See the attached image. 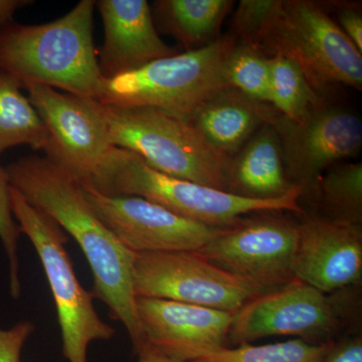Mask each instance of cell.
Wrapping results in <instances>:
<instances>
[{
	"instance_id": "obj_1",
	"label": "cell",
	"mask_w": 362,
	"mask_h": 362,
	"mask_svg": "<svg viewBox=\"0 0 362 362\" xmlns=\"http://www.w3.org/2000/svg\"><path fill=\"white\" fill-rule=\"evenodd\" d=\"M9 183L54 218L78 243L94 278L92 295L125 326L137 352L144 345L133 289L135 254L100 221L86 199L82 185L45 157L23 156L6 166Z\"/></svg>"
},
{
	"instance_id": "obj_2",
	"label": "cell",
	"mask_w": 362,
	"mask_h": 362,
	"mask_svg": "<svg viewBox=\"0 0 362 362\" xmlns=\"http://www.w3.org/2000/svg\"><path fill=\"white\" fill-rule=\"evenodd\" d=\"M96 1L81 0L51 23H13L0 30V73L20 83L40 84L97 99L102 78L94 45Z\"/></svg>"
},
{
	"instance_id": "obj_3",
	"label": "cell",
	"mask_w": 362,
	"mask_h": 362,
	"mask_svg": "<svg viewBox=\"0 0 362 362\" xmlns=\"http://www.w3.org/2000/svg\"><path fill=\"white\" fill-rule=\"evenodd\" d=\"M85 185L108 197H142L181 216L214 228H225L257 211L306 214L300 206L302 188H294L285 197L271 201L244 199L164 175L150 168L137 154L115 146L105 154L89 182Z\"/></svg>"
},
{
	"instance_id": "obj_4",
	"label": "cell",
	"mask_w": 362,
	"mask_h": 362,
	"mask_svg": "<svg viewBox=\"0 0 362 362\" xmlns=\"http://www.w3.org/2000/svg\"><path fill=\"white\" fill-rule=\"evenodd\" d=\"M361 286L324 293L295 279L262 293L233 314L228 344H250L269 337H295L321 345L358 332L352 327L361 323Z\"/></svg>"
},
{
	"instance_id": "obj_5",
	"label": "cell",
	"mask_w": 362,
	"mask_h": 362,
	"mask_svg": "<svg viewBox=\"0 0 362 362\" xmlns=\"http://www.w3.org/2000/svg\"><path fill=\"white\" fill-rule=\"evenodd\" d=\"M95 101L112 146L137 154L164 175L226 192L228 159L214 151L185 119L149 107Z\"/></svg>"
},
{
	"instance_id": "obj_6",
	"label": "cell",
	"mask_w": 362,
	"mask_h": 362,
	"mask_svg": "<svg viewBox=\"0 0 362 362\" xmlns=\"http://www.w3.org/2000/svg\"><path fill=\"white\" fill-rule=\"evenodd\" d=\"M235 45L226 33L202 49L103 80L96 100L112 106L149 107L185 119L211 93L228 86L226 62Z\"/></svg>"
},
{
	"instance_id": "obj_7",
	"label": "cell",
	"mask_w": 362,
	"mask_h": 362,
	"mask_svg": "<svg viewBox=\"0 0 362 362\" xmlns=\"http://www.w3.org/2000/svg\"><path fill=\"white\" fill-rule=\"evenodd\" d=\"M9 199L21 233L33 243L44 267L56 303L64 356L69 362H88L90 343L111 339L116 330L100 318L92 293L78 282L65 247L69 240L65 230L11 185Z\"/></svg>"
},
{
	"instance_id": "obj_8",
	"label": "cell",
	"mask_w": 362,
	"mask_h": 362,
	"mask_svg": "<svg viewBox=\"0 0 362 362\" xmlns=\"http://www.w3.org/2000/svg\"><path fill=\"white\" fill-rule=\"evenodd\" d=\"M269 57L296 62L319 95L335 86L362 90V52L340 30L321 2L283 0Z\"/></svg>"
},
{
	"instance_id": "obj_9",
	"label": "cell",
	"mask_w": 362,
	"mask_h": 362,
	"mask_svg": "<svg viewBox=\"0 0 362 362\" xmlns=\"http://www.w3.org/2000/svg\"><path fill=\"white\" fill-rule=\"evenodd\" d=\"M286 211H257L221 228L197 252L266 292L295 280L298 223Z\"/></svg>"
},
{
	"instance_id": "obj_10",
	"label": "cell",
	"mask_w": 362,
	"mask_h": 362,
	"mask_svg": "<svg viewBox=\"0 0 362 362\" xmlns=\"http://www.w3.org/2000/svg\"><path fill=\"white\" fill-rule=\"evenodd\" d=\"M133 289L136 298L173 300L232 314L264 293L197 251L135 254Z\"/></svg>"
},
{
	"instance_id": "obj_11",
	"label": "cell",
	"mask_w": 362,
	"mask_h": 362,
	"mask_svg": "<svg viewBox=\"0 0 362 362\" xmlns=\"http://www.w3.org/2000/svg\"><path fill=\"white\" fill-rule=\"evenodd\" d=\"M272 125L280 139L286 175L303 194L325 171L361 150V119L326 100L301 120L278 114Z\"/></svg>"
},
{
	"instance_id": "obj_12",
	"label": "cell",
	"mask_w": 362,
	"mask_h": 362,
	"mask_svg": "<svg viewBox=\"0 0 362 362\" xmlns=\"http://www.w3.org/2000/svg\"><path fill=\"white\" fill-rule=\"evenodd\" d=\"M23 89L47 128L45 158L81 183L89 182L112 147L95 99L40 84H26Z\"/></svg>"
},
{
	"instance_id": "obj_13",
	"label": "cell",
	"mask_w": 362,
	"mask_h": 362,
	"mask_svg": "<svg viewBox=\"0 0 362 362\" xmlns=\"http://www.w3.org/2000/svg\"><path fill=\"white\" fill-rule=\"evenodd\" d=\"M81 185L100 221L134 254L197 251L221 228L189 220L142 197H108Z\"/></svg>"
},
{
	"instance_id": "obj_14",
	"label": "cell",
	"mask_w": 362,
	"mask_h": 362,
	"mask_svg": "<svg viewBox=\"0 0 362 362\" xmlns=\"http://www.w3.org/2000/svg\"><path fill=\"white\" fill-rule=\"evenodd\" d=\"M144 345L177 362L226 347L233 314L158 298H136ZM143 345V346H144Z\"/></svg>"
},
{
	"instance_id": "obj_15",
	"label": "cell",
	"mask_w": 362,
	"mask_h": 362,
	"mask_svg": "<svg viewBox=\"0 0 362 362\" xmlns=\"http://www.w3.org/2000/svg\"><path fill=\"white\" fill-rule=\"evenodd\" d=\"M293 272L324 293L361 285L362 226L306 216L298 223Z\"/></svg>"
},
{
	"instance_id": "obj_16",
	"label": "cell",
	"mask_w": 362,
	"mask_h": 362,
	"mask_svg": "<svg viewBox=\"0 0 362 362\" xmlns=\"http://www.w3.org/2000/svg\"><path fill=\"white\" fill-rule=\"evenodd\" d=\"M104 42L98 51L103 80L125 75L177 54L161 39L146 0H99Z\"/></svg>"
},
{
	"instance_id": "obj_17",
	"label": "cell",
	"mask_w": 362,
	"mask_h": 362,
	"mask_svg": "<svg viewBox=\"0 0 362 362\" xmlns=\"http://www.w3.org/2000/svg\"><path fill=\"white\" fill-rule=\"evenodd\" d=\"M278 114L271 105L226 86L211 93L185 120L214 151L228 160Z\"/></svg>"
},
{
	"instance_id": "obj_18",
	"label": "cell",
	"mask_w": 362,
	"mask_h": 362,
	"mask_svg": "<svg viewBox=\"0 0 362 362\" xmlns=\"http://www.w3.org/2000/svg\"><path fill=\"white\" fill-rule=\"evenodd\" d=\"M226 180V192L256 201L281 199L298 187L286 175L280 139L272 124L259 128L228 159Z\"/></svg>"
},
{
	"instance_id": "obj_19",
	"label": "cell",
	"mask_w": 362,
	"mask_h": 362,
	"mask_svg": "<svg viewBox=\"0 0 362 362\" xmlns=\"http://www.w3.org/2000/svg\"><path fill=\"white\" fill-rule=\"evenodd\" d=\"M232 0H156L151 6L157 32L173 37L185 52L202 49L220 39Z\"/></svg>"
},
{
	"instance_id": "obj_20",
	"label": "cell",
	"mask_w": 362,
	"mask_h": 362,
	"mask_svg": "<svg viewBox=\"0 0 362 362\" xmlns=\"http://www.w3.org/2000/svg\"><path fill=\"white\" fill-rule=\"evenodd\" d=\"M303 195L316 204L319 214L314 216L362 226L361 161L343 162L328 169Z\"/></svg>"
},
{
	"instance_id": "obj_21",
	"label": "cell",
	"mask_w": 362,
	"mask_h": 362,
	"mask_svg": "<svg viewBox=\"0 0 362 362\" xmlns=\"http://www.w3.org/2000/svg\"><path fill=\"white\" fill-rule=\"evenodd\" d=\"M20 83L0 73V153L20 145L44 150L47 131Z\"/></svg>"
},
{
	"instance_id": "obj_22",
	"label": "cell",
	"mask_w": 362,
	"mask_h": 362,
	"mask_svg": "<svg viewBox=\"0 0 362 362\" xmlns=\"http://www.w3.org/2000/svg\"><path fill=\"white\" fill-rule=\"evenodd\" d=\"M325 100L311 87L296 62L282 54L271 57V105L280 115L301 120Z\"/></svg>"
},
{
	"instance_id": "obj_23",
	"label": "cell",
	"mask_w": 362,
	"mask_h": 362,
	"mask_svg": "<svg viewBox=\"0 0 362 362\" xmlns=\"http://www.w3.org/2000/svg\"><path fill=\"white\" fill-rule=\"evenodd\" d=\"M333 343L314 345L295 338L273 344H242L214 350L189 362H321Z\"/></svg>"
},
{
	"instance_id": "obj_24",
	"label": "cell",
	"mask_w": 362,
	"mask_h": 362,
	"mask_svg": "<svg viewBox=\"0 0 362 362\" xmlns=\"http://www.w3.org/2000/svg\"><path fill=\"white\" fill-rule=\"evenodd\" d=\"M282 8L283 0H240L233 13L228 35L238 45L269 57V45Z\"/></svg>"
},
{
	"instance_id": "obj_25",
	"label": "cell",
	"mask_w": 362,
	"mask_h": 362,
	"mask_svg": "<svg viewBox=\"0 0 362 362\" xmlns=\"http://www.w3.org/2000/svg\"><path fill=\"white\" fill-rule=\"evenodd\" d=\"M226 75L230 87L255 101L271 105L270 57L237 44L226 62Z\"/></svg>"
},
{
	"instance_id": "obj_26",
	"label": "cell",
	"mask_w": 362,
	"mask_h": 362,
	"mask_svg": "<svg viewBox=\"0 0 362 362\" xmlns=\"http://www.w3.org/2000/svg\"><path fill=\"white\" fill-rule=\"evenodd\" d=\"M9 190H11V183H9L6 168V166L2 165L0 160V240L8 258L11 295L14 299H18L21 295L20 258H18V242H20L21 232L20 226L16 223L11 211Z\"/></svg>"
},
{
	"instance_id": "obj_27",
	"label": "cell",
	"mask_w": 362,
	"mask_h": 362,
	"mask_svg": "<svg viewBox=\"0 0 362 362\" xmlns=\"http://www.w3.org/2000/svg\"><path fill=\"white\" fill-rule=\"evenodd\" d=\"M325 11L330 14L333 21L337 23L340 30L357 49L362 52V11L361 1H334L321 2Z\"/></svg>"
},
{
	"instance_id": "obj_28",
	"label": "cell",
	"mask_w": 362,
	"mask_h": 362,
	"mask_svg": "<svg viewBox=\"0 0 362 362\" xmlns=\"http://www.w3.org/2000/svg\"><path fill=\"white\" fill-rule=\"evenodd\" d=\"M35 329V325L26 320L8 330L0 328V362H21V349Z\"/></svg>"
},
{
	"instance_id": "obj_29",
	"label": "cell",
	"mask_w": 362,
	"mask_h": 362,
	"mask_svg": "<svg viewBox=\"0 0 362 362\" xmlns=\"http://www.w3.org/2000/svg\"><path fill=\"white\" fill-rule=\"evenodd\" d=\"M321 362H362L361 331L337 340Z\"/></svg>"
},
{
	"instance_id": "obj_30",
	"label": "cell",
	"mask_w": 362,
	"mask_h": 362,
	"mask_svg": "<svg viewBox=\"0 0 362 362\" xmlns=\"http://www.w3.org/2000/svg\"><path fill=\"white\" fill-rule=\"evenodd\" d=\"M30 4H33L32 0H0V30L14 23V13L18 9Z\"/></svg>"
},
{
	"instance_id": "obj_31",
	"label": "cell",
	"mask_w": 362,
	"mask_h": 362,
	"mask_svg": "<svg viewBox=\"0 0 362 362\" xmlns=\"http://www.w3.org/2000/svg\"><path fill=\"white\" fill-rule=\"evenodd\" d=\"M137 356L138 362H177L152 349L149 345H144L137 352Z\"/></svg>"
}]
</instances>
